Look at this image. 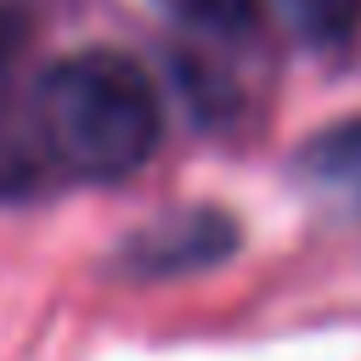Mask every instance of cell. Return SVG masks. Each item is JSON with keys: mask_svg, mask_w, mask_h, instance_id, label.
I'll return each instance as SVG.
<instances>
[{"mask_svg": "<svg viewBox=\"0 0 361 361\" xmlns=\"http://www.w3.org/2000/svg\"><path fill=\"white\" fill-rule=\"evenodd\" d=\"M158 90L130 56L113 51L62 56L34 90L39 158L85 180H118L141 169L158 147Z\"/></svg>", "mask_w": 361, "mask_h": 361, "instance_id": "cell-1", "label": "cell"}, {"mask_svg": "<svg viewBox=\"0 0 361 361\" xmlns=\"http://www.w3.org/2000/svg\"><path fill=\"white\" fill-rule=\"evenodd\" d=\"M237 248V220L220 209H175L158 214L152 226H141L135 237L118 243V271L141 276V282H164V276H192L220 265Z\"/></svg>", "mask_w": 361, "mask_h": 361, "instance_id": "cell-2", "label": "cell"}, {"mask_svg": "<svg viewBox=\"0 0 361 361\" xmlns=\"http://www.w3.org/2000/svg\"><path fill=\"white\" fill-rule=\"evenodd\" d=\"M299 175L333 197L361 203V118H344L299 147Z\"/></svg>", "mask_w": 361, "mask_h": 361, "instance_id": "cell-3", "label": "cell"}, {"mask_svg": "<svg viewBox=\"0 0 361 361\" xmlns=\"http://www.w3.org/2000/svg\"><path fill=\"white\" fill-rule=\"evenodd\" d=\"M293 28L305 39H322V45H338L355 23H361V0H282Z\"/></svg>", "mask_w": 361, "mask_h": 361, "instance_id": "cell-4", "label": "cell"}, {"mask_svg": "<svg viewBox=\"0 0 361 361\" xmlns=\"http://www.w3.org/2000/svg\"><path fill=\"white\" fill-rule=\"evenodd\" d=\"M164 11H175L180 23L192 28H209V34H237L254 23V6L259 0H158Z\"/></svg>", "mask_w": 361, "mask_h": 361, "instance_id": "cell-5", "label": "cell"}, {"mask_svg": "<svg viewBox=\"0 0 361 361\" xmlns=\"http://www.w3.org/2000/svg\"><path fill=\"white\" fill-rule=\"evenodd\" d=\"M28 34H34L28 17L0 0V102H6L11 85H17V68H23V56H28Z\"/></svg>", "mask_w": 361, "mask_h": 361, "instance_id": "cell-6", "label": "cell"}]
</instances>
